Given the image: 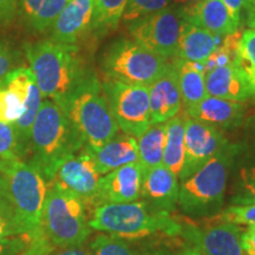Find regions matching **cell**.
I'll return each mask as SVG.
<instances>
[{
    "label": "cell",
    "mask_w": 255,
    "mask_h": 255,
    "mask_svg": "<svg viewBox=\"0 0 255 255\" xmlns=\"http://www.w3.org/2000/svg\"><path fill=\"white\" fill-rule=\"evenodd\" d=\"M24 50L43 98L58 105L90 71L76 45L43 39L25 43Z\"/></svg>",
    "instance_id": "obj_1"
},
{
    "label": "cell",
    "mask_w": 255,
    "mask_h": 255,
    "mask_svg": "<svg viewBox=\"0 0 255 255\" xmlns=\"http://www.w3.org/2000/svg\"><path fill=\"white\" fill-rule=\"evenodd\" d=\"M83 146L84 143L65 111L56 102L43 100L32 126L28 163L43 175L47 183L56 165Z\"/></svg>",
    "instance_id": "obj_2"
},
{
    "label": "cell",
    "mask_w": 255,
    "mask_h": 255,
    "mask_svg": "<svg viewBox=\"0 0 255 255\" xmlns=\"http://www.w3.org/2000/svg\"><path fill=\"white\" fill-rule=\"evenodd\" d=\"M59 107L68 115L84 146L96 148L120 133L102 82L92 70Z\"/></svg>",
    "instance_id": "obj_3"
},
{
    "label": "cell",
    "mask_w": 255,
    "mask_h": 255,
    "mask_svg": "<svg viewBox=\"0 0 255 255\" xmlns=\"http://www.w3.org/2000/svg\"><path fill=\"white\" fill-rule=\"evenodd\" d=\"M89 226L92 231L124 240H137L156 234L175 237L182 231V223L173 219L170 213L152 208L145 201L139 200L95 207Z\"/></svg>",
    "instance_id": "obj_4"
},
{
    "label": "cell",
    "mask_w": 255,
    "mask_h": 255,
    "mask_svg": "<svg viewBox=\"0 0 255 255\" xmlns=\"http://www.w3.org/2000/svg\"><path fill=\"white\" fill-rule=\"evenodd\" d=\"M238 152L239 146L229 143L196 173L181 181L177 207L182 213L194 219L219 214Z\"/></svg>",
    "instance_id": "obj_5"
},
{
    "label": "cell",
    "mask_w": 255,
    "mask_h": 255,
    "mask_svg": "<svg viewBox=\"0 0 255 255\" xmlns=\"http://www.w3.org/2000/svg\"><path fill=\"white\" fill-rule=\"evenodd\" d=\"M11 208L18 225L31 241L44 238L41 228L47 183L39 171L21 159H0Z\"/></svg>",
    "instance_id": "obj_6"
},
{
    "label": "cell",
    "mask_w": 255,
    "mask_h": 255,
    "mask_svg": "<svg viewBox=\"0 0 255 255\" xmlns=\"http://www.w3.org/2000/svg\"><path fill=\"white\" fill-rule=\"evenodd\" d=\"M41 228L53 247L82 246L90 237L87 206L76 194L57 184H47Z\"/></svg>",
    "instance_id": "obj_7"
},
{
    "label": "cell",
    "mask_w": 255,
    "mask_h": 255,
    "mask_svg": "<svg viewBox=\"0 0 255 255\" xmlns=\"http://www.w3.org/2000/svg\"><path fill=\"white\" fill-rule=\"evenodd\" d=\"M169 58L151 52L132 39L121 38L104 52L101 69L105 81L149 87L171 68Z\"/></svg>",
    "instance_id": "obj_8"
},
{
    "label": "cell",
    "mask_w": 255,
    "mask_h": 255,
    "mask_svg": "<svg viewBox=\"0 0 255 255\" xmlns=\"http://www.w3.org/2000/svg\"><path fill=\"white\" fill-rule=\"evenodd\" d=\"M186 18L178 6L169 7L128 24L131 39L151 52L174 58Z\"/></svg>",
    "instance_id": "obj_9"
},
{
    "label": "cell",
    "mask_w": 255,
    "mask_h": 255,
    "mask_svg": "<svg viewBox=\"0 0 255 255\" xmlns=\"http://www.w3.org/2000/svg\"><path fill=\"white\" fill-rule=\"evenodd\" d=\"M102 87L120 131L138 137L150 127L148 87L117 81H104Z\"/></svg>",
    "instance_id": "obj_10"
},
{
    "label": "cell",
    "mask_w": 255,
    "mask_h": 255,
    "mask_svg": "<svg viewBox=\"0 0 255 255\" xmlns=\"http://www.w3.org/2000/svg\"><path fill=\"white\" fill-rule=\"evenodd\" d=\"M101 176L94 159L83 146L81 150L65 156L56 165L47 184H57L71 191L85 206L95 208Z\"/></svg>",
    "instance_id": "obj_11"
},
{
    "label": "cell",
    "mask_w": 255,
    "mask_h": 255,
    "mask_svg": "<svg viewBox=\"0 0 255 255\" xmlns=\"http://www.w3.org/2000/svg\"><path fill=\"white\" fill-rule=\"evenodd\" d=\"M186 117L184 128V163L178 175V181L186 180L190 175L196 173L210 158L223 150L229 144L222 131L218 128L202 123L191 117Z\"/></svg>",
    "instance_id": "obj_12"
},
{
    "label": "cell",
    "mask_w": 255,
    "mask_h": 255,
    "mask_svg": "<svg viewBox=\"0 0 255 255\" xmlns=\"http://www.w3.org/2000/svg\"><path fill=\"white\" fill-rule=\"evenodd\" d=\"M241 233L240 226L220 221L201 229L182 225L181 235L202 255H245L241 247Z\"/></svg>",
    "instance_id": "obj_13"
},
{
    "label": "cell",
    "mask_w": 255,
    "mask_h": 255,
    "mask_svg": "<svg viewBox=\"0 0 255 255\" xmlns=\"http://www.w3.org/2000/svg\"><path fill=\"white\" fill-rule=\"evenodd\" d=\"M144 168L139 162L103 175L98 183L96 207L104 203H128L141 199Z\"/></svg>",
    "instance_id": "obj_14"
},
{
    "label": "cell",
    "mask_w": 255,
    "mask_h": 255,
    "mask_svg": "<svg viewBox=\"0 0 255 255\" xmlns=\"http://www.w3.org/2000/svg\"><path fill=\"white\" fill-rule=\"evenodd\" d=\"M95 0H69L50 28V39L76 45L91 32Z\"/></svg>",
    "instance_id": "obj_15"
},
{
    "label": "cell",
    "mask_w": 255,
    "mask_h": 255,
    "mask_svg": "<svg viewBox=\"0 0 255 255\" xmlns=\"http://www.w3.org/2000/svg\"><path fill=\"white\" fill-rule=\"evenodd\" d=\"M180 181L163 164L144 169L142 178L141 197L157 210L173 212L177 207Z\"/></svg>",
    "instance_id": "obj_16"
},
{
    "label": "cell",
    "mask_w": 255,
    "mask_h": 255,
    "mask_svg": "<svg viewBox=\"0 0 255 255\" xmlns=\"http://www.w3.org/2000/svg\"><path fill=\"white\" fill-rule=\"evenodd\" d=\"M148 89L150 126L168 122L180 114L182 109V100L173 64L171 68L151 83Z\"/></svg>",
    "instance_id": "obj_17"
},
{
    "label": "cell",
    "mask_w": 255,
    "mask_h": 255,
    "mask_svg": "<svg viewBox=\"0 0 255 255\" xmlns=\"http://www.w3.org/2000/svg\"><path fill=\"white\" fill-rule=\"evenodd\" d=\"M184 114L221 130L240 126L245 119L246 109L244 102L222 100L208 95L196 105L184 110Z\"/></svg>",
    "instance_id": "obj_18"
},
{
    "label": "cell",
    "mask_w": 255,
    "mask_h": 255,
    "mask_svg": "<svg viewBox=\"0 0 255 255\" xmlns=\"http://www.w3.org/2000/svg\"><path fill=\"white\" fill-rule=\"evenodd\" d=\"M207 94L213 97L235 102H245L255 96L235 63L216 66L206 73Z\"/></svg>",
    "instance_id": "obj_19"
},
{
    "label": "cell",
    "mask_w": 255,
    "mask_h": 255,
    "mask_svg": "<svg viewBox=\"0 0 255 255\" xmlns=\"http://www.w3.org/2000/svg\"><path fill=\"white\" fill-rule=\"evenodd\" d=\"M181 8L186 20L219 37L223 38L234 33L240 26L233 19L222 0H201L196 4Z\"/></svg>",
    "instance_id": "obj_20"
},
{
    "label": "cell",
    "mask_w": 255,
    "mask_h": 255,
    "mask_svg": "<svg viewBox=\"0 0 255 255\" xmlns=\"http://www.w3.org/2000/svg\"><path fill=\"white\" fill-rule=\"evenodd\" d=\"M94 159L102 176L127 164L138 162L136 137L119 133L104 144L96 148L84 146Z\"/></svg>",
    "instance_id": "obj_21"
},
{
    "label": "cell",
    "mask_w": 255,
    "mask_h": 255,
    "mask_svg": "<svg viewBox=\"0 0 255 255\" xmlns=\"http://www.w3.org/2000/svg\"><path fill=\"white\" fill-rule=\"evenodd\" d=\"M222 37L210 33L205 28L186 20L174 59L202 64L209 58L221 43Z\"/></svg>",
    "instance_id": "obj_22"
},
{
    "label": "cell",
    "mask_w": 255,
    "mask_h": 255,
    "mask_svg": "<svg viewBox=\"0 0 255 255\" xmlns=\"http://www.w3.org/2000/svg\"><path fill=\"white\" fill-rule=\"evenodd\" d=\"M68 2L69 0H19L18 15L27 30L45 33Z\"/></svg>",
    "instance_id": "obj_23"
},
{
    "label": "cell",
    "mask_w": 255,
    "mask_h": 255,
    "mask_svg": "<svg viewBox=\"0 0 255 255\" xmlns=\"http://www.w3.org/2000/svg\"><path fill=\"white\" fill-rule=\"evenodd\" d=\"M173 66L176 72L177 84L184 110L205 100L208 96L206 89V75L201 69L200 64L174 59Z\"/></svg>",
    "instance_id": "obj_24"
},
{
    "label": "cell",
    "mask_w": 255,
    "mask_h": 255,
    "mask_svg": "<svg viewBox=\"0 0 255 255\" xmlns=\"http://www.w3.org/2000/svg\"><path fill=\"white\" fill-rule=\"evenodd\" d=\"M184 114H178L167 122L165 144L162 164L178 177L184 163L186 144H184Z\"/></svg>",
    "instance_id": "obj_25"
},
{
    "label": "cell",
    "mask_w": 255,
    "mask_h": 255,
    "mask_svg": "<svg viewBox=\"0 0 255 255\" xmlns=\"http://www.w3.org/2000/svg\"><path fill=\"white\" fill-rule=\"evenodd\" d=\"M167 122L151 124L144 132L136 137L138 162L144 169L157 167L163 161Z\"/></svg>",
    "instance_id": "obj_26"
},
{
    "label": "cell",
    "mask_w": 255,
    "mask_h": 255,
    "mask_svg": "<svg viewBox=\"0 0 255 255\" xmlns=\"http://www.w3.org/2000/svg\"><path fill=\"white\" fill-rule=\"evenodd\" d=\"M255 203V152L247 155L234 178L232 205H253Z\"/></svg>",
    "instance_id": "obj_27"
},
{
    "label": "cell",
    "mask_w": 255,
    "mask_h": 255,
    "mask_svg": "<svg viewBox=\"0 0 255 255\" xmlns=\"http://www.w3.org/2000/svg\"><path fill=\"white\" fill-rule=\"evenodd\" d=\"M43 96H41L39 89H38L36 82L32 83L30 94L26 102L24 104V111L19 120L14 123L15 131H17L19 143H20L21 149H23L25 158L28 157V145H30V136L32 126H33L34 120H36L38 113L43 103Z\"/></svg>",
    "instance_id": "obj_28"
},
{
    "label": "cell",
    "mask_w": 255,
    "mask_h": 255,
    "mask_svg": "<svg viewBox=\"0 0 255 255\" xmlns=\"http://www.w3.org/2000/svg\"><path fill=\"white\" fill-rule=\"evenodd\" d=\"M128 0H95L92 32L107 33L119 26Z\"/></svg>",
    "instance_id": "obj_29"
},
{
    "label": "cell",
    "mask_w": 255,
    "mask_h": 255,
    "mask_svg": "<svg viewBox=\"0 0 255 255\" xmlns=\"http://www.w3.org/2000/svg\"><path fill=\"white\" fill-rule=\"evenodd\" d=\"M235 64L239 66L248 84L255 91V30L242 31L237 51Z\"/></svg>",
    "instance_id": "obj_30"
},
{
    "label": "cell",
    "mask_w": 255,
    "mask_h": 255,
    "mask_svg": "<svg viewBox=\"0 0 255 255\" xmlns=\"http://www.w3.org/2000/svg\"><path fill=\"white\" fill-rule=\"evenodd\" d=\"M241 33L242 32L238 30L235 31L234 33H231L228 34V36H225L222 38L218 49L210 55V57L206 60V62L200 64L201 69L205 72V75L212 69L216 68V66H222L226 65V64L235 63Z\"/></svg>",
    "instance_id": "obj_31"
},
{
    "label": "cell",
    "mask_w": 255,
    "mask_h": 255,
    "mask_svg": "<svg viewBox=\"0 0 255 255\" xmlns=\"http://www.w3.org/2000/svg\"><path fill=\"white\" fill-rule=\"evenodd\" d=\"M90 255H137L127 240L101 233L90 242Z\"/></svg>",
    "instance_id": "obj_32"
},
{
    "label": "cell",
    "mask_w": 255,
    "mask_h": 255,
    "mask_svg": "<svg viewBox=\"0 0 255 255\" xmlns=\"http://www.w3.org/2000/svg\"><path fill=\"white\" fill-rule=\"evenodd\" d=\"M171 1L173 0H128L122 15V21L124 24L132 23L137 19L169 7Z\"/></svg>",
    "instance_id": "obj_33"
},
{
    "label": "cell",
    "mask_w": 255,
    "mask_h": 255,
    "mask_svg": "<svg viewBox=\"0 0 255 255\" xmlns=\"http://www.w3.org/2000/svg\"><path fill=\"white\" fill-rule=\"evenodd\" d=\"M33 82L34 78L30 68L20 66V68H15L14 70H12L0 87H4L7 90L13 92L19 100L25 104Z\"/></svg>",
    "instance_id": "obj_34"
},
{
    "label": "cell",
    "mask_w": 255,
    "mask_h": 255,
    "mask_svg": "<svg viewBox=\"0 0 255 255\" xmlns=\"http://www.w3.org/2000/svg\"><path fill=\"white\" fill-rule=\"evenodd\" d=\"M25 156L14 124L0 122V159H21Z\"/></svg>",
    "instance_id": "obj_35"
},
{
    "label": "cell",
    "mask_w": 255,
    "mask_h": 255,
    "mask_svg": "<svg viewBox=\"0 0 255 255\" xmlns=\"http://www.w3.org/2000/svg\"><path fill=\"white\" fill-rule=\"evenodd\" d=\"M24 111V103L4 87H0V122L14 124Z\"/></svg>",
    "instance_id": "obj_36"
},
{
    "label": "cell",
    "mask_w": 255,
    "mask_h": 255,
    "mask_svg": "<svg viewBox=\"0 0 255 255\" xmlns=\"http://www.w3.org/2000/svg\"><path fill=\"white\" fill-rule=\"evenodd\" d=\"M221 222H229L237 226H255V203L253 205H231L218 218Z\"/></svg>",
    "instance_id": "obj_37"
},
{
    "label": "cell",
    "mask_w": 255,
    "mask_h": 255,
    "mask_svg": "<svg viewBox=\"0 0 255 255\" xmlns=\"http://www.w3.org/2000/svg\"><path fill=\"white\" fill-rule=\"evenodd\" d=\"M25 235L23 229L18 225L13 213L0 209V241L6 239Z\"/></svg>",
    "instance_id": "obj_38"
},
{
    "label": "cell",
    "mask_w": 255,
    "mask_h": 255,
    "mask_svg": "<svg viewBox=\"0 0 255 255\" xmlns=\"http://www.w3.org/2000/svg\"><path fill=\"white\" fill-rule=\"evenodd\" d=\"M17 52L4 40H0V85L12 70L17 68Z\"/></svg>",
    "instance_id": "obj_39"
},
{
    "label": "cell",
    "mask_w": 255,
    "mask_h": 255,
    "mask_svg": "<svg viewBox=\"0 0 255 255\" xmlns=\"http://www.w3.org/2000/svg\"><path fill=\"white\" fill-rule=\"evenodd\" d=\"M30 242V238L26 235L1 240L0 241V255H24Z\"/></svg>",
    "instance_id": "obj_40"
},
{
    "label": "cell",
    "mask_w": 255,
    "mask_h": 255,
    "mask_svg": "<svg viewBox=\"0 0 255 255\" xmlns=\"http://www.w3.org/2000/svg\"><path fill=\"white\" fill-rule=\"evenodd\" d=\"M19 0H0V26H9L18 17Z\"/></svg>",
    "instance_id": "obj_41"
},
{
    "label": "cell",
    "mask_w": 255,
    "mask_h": 255,
    "mask_svg": "<svg viewBox=\"0 0 255 255\" xmlns=\"http://www.w3.org/2000/svg\"><path fill=\"white\" fill-rule=\"evenodd\" d=\"M52 250V245L45 238H41L39 240L31 241L24 255H50Z\"/></svg>",
    "instance_id": "obj_42"
},
{
    "label": "cell",
    "mask_w": 255,
    "mask_h": 255,
    "mask_svg": "<svg viewBox=\"0 0 255 255\" xmlns=\"http://www.w3.org/2000/svg\"><path fill=\"white\" fill-rule=\"evenodd\" d=\"M241 247L245 255H255V226L241 233Z\"/></svg>",
    "instance_id": "obj_43"
},
{
    "label": "cell",
    "mask_w": 255,
    "mask_h": 255,
    "mask_svg": "<svg viewBox=\"0 0 255 255\" xmlns=\"http://www.w3.org/2000/svg\"><path fill=\"white\" fill-rule=\"evenodd\" d=\"M223 4L228 8L229 13L232 14L233 19L240 24L242 11L246 7V0H222Z\"/></svg>",
    "instance_id": "obj_44"
},
{
    "label": "cell",
    "mask_w": 255,
    "mask_h": 255,
    "mask_svg": "<svg viewBox=\"0 0 255 255\" xmlns=\"http://www.w3.org/2000/svg\"><path fill=\"white\" fill-rule=\"evenodd\" d=\"M0 209L8 210V212L13 213V210L11 208L8 200V194H7V184H6V180L4 174L0 170ZM14 215V214H13Z\"/></svg>",
    "instance_id": "obj_45"
},
{
    "label": "cell",
    "mask_w": 255,
    "mask_h": 255,
    "mask_svg": "<svg viewBox=\"0 0 255 255\" xmlns=\"http://www.w3.org/2000/svg\"><path fill=\"white\" fill-rule=\"evenodd\" d=\"M53 255H90V253L84 248H82L81 246L77 247H66V248H62V250L56 252Z\"/></svg>",
    "instance_id": "obj_46"
},
{
    "label": "cell",
    "mask_w": 255,
    "mask_h": 255,
    "mask_svg": "<svg viewBox=\"0 0 255 255\" xmlns=\"http://www.w3.org/2000/svg\"><path fill=\"white\" fill-rule=\"evenodd\" d=\"M199 1H201V0H173L174 4L178 7H187V6L194 5Z\"/></svg>",
    "instance_id": "obj_47"
},
{
    "label": "cell",
    "mask_w": 255,
    "mask_h": 255,
    "mask_svg": "<svg viewBox=\"0 0 255 255\" xmlns=\"http://www.w3.org/2000/svg\"><path fill=\"white\" fill-rule=\"evenodd\" d=\"M247 23L250 25V28L255 30V8L247 12Z\"/></svg>",
    "instance_id": "obj_48"
},
{
    "label": "cell",
    "mask_w": 255,
    "mask_h": 255,
    "mask_svg": "<svg viewBox=\"0 0 255 255\" xmlns=\"http://www.w3.org/2000/svg\"><path fill=\"white\" fill-rule=\"evenodd\" d=\"M178 255H202L200 253L199 251L195 250V248H187V250H184L183 252H181Z\"/></svg>",
    "instance_id": "obj_49"
},
{
    "label": "cell",
    "mask_w": 255,
    "mask_h": 255,
    "mask_svg": "<svg viewBox=\"0 0 255 255\" xmlns=\"http://www.w3.org/2000/svg\"><path fill=\"white\" fill-rule=\"evenodd\" d=\"M255 8V0H246V7H245V11H252V9Z\"/></svg>",
    "instance_id": "obj_50"
},
{
    "label": "cell",
    "mask_w": 255,
    "mask_h": 255,
    "mask_svg": "<svg viewBox=\"0 0 255 255\" xmlns=\"http://www.w3.org/2000/svg\"><path fill=\"white\" fill-rule=\"evenodd\" d=\"M146 255H173V254L169 253V252L165 251V250H158V251L151 252V253H149V254H146Z\"/></svg>",
    "instance_id": "obj_51"
}]
</instances>
